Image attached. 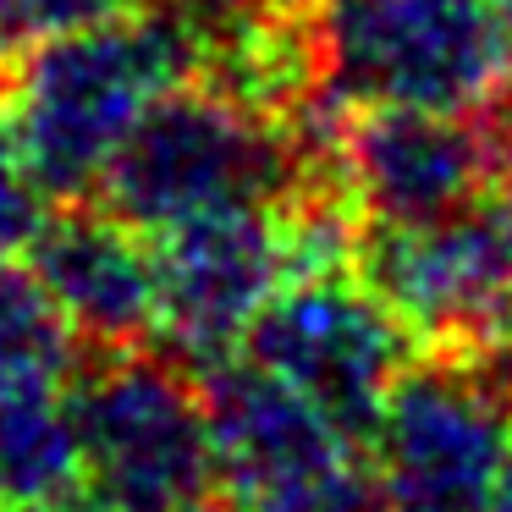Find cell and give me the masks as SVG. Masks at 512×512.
<instances>
[{
  "label": "cell",
  "mask_w": 512,
  "mask_h": 512,
  "mask_svg": "<svg viewBox=\"0 0 512 512\" xmlns=\"http://www.w3.org/2000/svg\"><path fill=\"white\" fill-rule=\"evenodd\" d=\"M188 0H138L100 23L45 34L6 67V105L50 199L100 193L133 127L199 78Z\"/></svg>",
  "instance_id": "1"
},
{
  "label": "cell",
  "mask_w": 512,
  "mask_h": 512,
  "mask_svg": "<svg viewBox=\"0 0 512 512\" xmlns=\"http://www.w3.org/2000/svg\"><path fill=\"white\" fill-rule=\"evenodd\" d=\"M331 116L336 94L314 122H281L193 78L133 127L100 182V204L138 232H166L232 204H287L331 166Z\"/></svg>",
  "instance_id": "2"
},
{
  "label": "cell",
  "mask_w": 512,
  "mask_h": 512,
  "mask_svg": "<svg viewBox=\"0 0 512 512\" xmlns=\"http://www.w3.org/2000/svg\"><path fill=\"white\" fill-rule=\"evenodd\" d=\"M358 276L408 325L419 353L512 364V188L413 226H364Z\"/></svg>",
  "instance_id": "3"
},
{
  "label": "cell",
  "mask_w": 512,
  "mask_h": 512,
  "mask_svg": "<svg viewBox=\"0 0 512 512\" xmlns=\"http://www.w3.org/2000/svg\"><path fill=\"white\" fill-rule=\"evenodd\" d=\"M331 94L358 105L490 116L512 89V39L490 0H325Z\"/></svg>",
  "instance_id": "4"
},
{
  "label": "cell",
  "mask_w": 512,
  "mask_h": 512,
  "mask_svg": "<svg viewBox=\"0 0 512 512\" xmlns=\"http://www.w3.org/2000/svg\"><path fill=\"white\" fill-rule=\"evenodd\" d=\"M512 446V364L424 353L391 386L369 435L380 512H485Z\"/></svg>",
  "instance_id": "5"
},
{
  "label": "cell",
  "mask_w": 512,
  "mask_h": 512,
  "mask_svg": "<svg viewBox=\"0 0 512 512\" xmlns=\"http://www.w3.org/2000/svg\"><path fill=\"white\" fill-rule=\"evenodd\" d=\"M89 485L133 512H210L215 435L204 386L144 347L100 353L72 386Z\"/></svg>",
  "instance_id": "6"
},
{
  "label": "cell",
  "mask_w": 512,
  "mask_h": 512,
  "mask_svg": "<svg viewBox=\"0 0 512 512\" xmlns=\"http://www.w3.org/2000/svg\"><path fill=\"white\" fill-rule=\"evenodd\" d=\"M413 336L358 270L292 276L243 342V358L287 380L303 402L325 413L342 435L369 446L391 386L413 364Z\"/></svg>",
  "instance_id": "7"
},
{
  "label": "cell",
  "mask_w": 512,
  "mask_h": 512,
  "mask_svg": "<svg viewBox=\"0 0 512 512\" xmlns=\"http://www.w3.org/2000/svg\"><path fill=\"white\" fill-rule=\"evenodd\" d=\"M149 237L160 276L155 336L193 369L243 353L265 303L298 276L287 204H232Z\"/></svg>",
  "instance_id": "8"
},
{
  "label": "cell",
  "mask_w": 512,
  "mask_h": 512,
  "mask_svg": "<svg viewBox=\"0 0 512 512\" xmlns=\"http://www.w3.org/2000/svg\"><path fill=\"white\" fill-rule=\"evenodd\" d=\"M331 160L369 226H413L457 215L501 182L490 116L358 105L336 94Z\"/></svg>",
  "instance_id": "9"
},
{
  "label": "cell",
  "mask_w": 512,
  "mask_h": 512,
  "mask_svg": "<svg viewBox=\"0 0 512 512\" xmlns=\"http://www.w3.org/2000/svg\"><path fill=\"white\" fill-rule=\"evenodd\" d=\"M28 270L56 298L83 347H144L160 331V276L155 237L122 221L116 210L72 199L50 210L45 232L28 248Z\"/></svg>",
  "instance_id": "10"
},
{
  "label": "cell",
  "mask_w": 512,
  "mask_h": 512,
  "mask_svg": "<svg viewBox=\"0 0 512 512\" xmlns=\"http://www.w3.org/2000/svg\"><path fill=\"white\" fill-rule=\"evenodd\" d=\"M78 331L34 270L0 265V402L78 386Z\"/></svg>",
  "instance_id": "11"
},
{
  "label": "cell",
  "mask_w": 512,
  "mask_h": 512,
  "mask_svg": "<svg viewBox=\"0 0 512 512\" xmlns=\"http://www.w3.org/2000/svg\"><path fill=\"white\" fill-rule=\"evenodd\" d=\"M50 188L39 182L34 160L23 149V133L12 122V105H6V78H0V265H17L28 259L34 237L50 221Z\"/></svg>",
  "instance_id": "12"
},
{
  "label": "cell",
  "mask_w": 512,
  "mask_h": 512,
  "mask_svg": "<svg viewBox=\"0 0 512 512\" xmlns=\"http://www.w3.org/2000/svg\"><path fill=\"white\" fill-rule=\"evenodd\" d=\"M6 6H12L23 39L34 45V39L61 34V28H83V23H100L111 12H127L138 0H6Z\"/></svg>",
  "instance_id": "13"
},
{
  "label": "cell",
  "mask_w": 512,
  "mask_h": 512,
  "mask_svg": "<svg viewBox=\"0 0 512 512\" xmlns=\"http://www.w3.org/2000/svg\"><path fill=\"white\" fill-rule=\"evenodd\" d=\"M39 512H133V507H122L116 496H105L100 485H89V479H83L78 490H67V496H56L50 507H39Z\"/></svg>",
  "instance_id": "14"
},
{
  "label": "cell",
  "mask_w": 512,
  "mask_h": 512,
  "mask_svg": "<svg viewBox=\"0 0 512 512\" xmlns=\"http://www.w3.org/2000/svg\"><path fill=\"white\" fill-rule=\"evenodd\" d=\"M490 127H496V155H501V182L512 188V89L501 94V105L490 111Z\"/></svg>",
  "instance_id": "15"
},
{
  "label": "cell",
  "mask_w": 512,
  "mask_h": 512,
  "mask_svg": "<svg viewBox=\"0 0 512 512\" xmlns=\"http://www.w3.org/2000/svg\"><path fill=\"white\" fill-rule=\"evenodd\" d=\"M28 50V39H23V28H17V17H12V6L0 0V78H6V67H12L17 56Z\"/></svg>",
  "instance_id": "16"
},
{
  "label": "cell",
  "mask_w": 512,
  "mask_h": 512,
  "mask_svg": "<svg viewBox=\"0 0 512 512\" xmlns=\"http://www.w3.org/2000/svg\"><path fill=\"white\" fill-rule=\"evenodd\" d=\"M485 512H512V446H507V457H501V468H496V485H490V507Z\"/></svg>",
  "instance_id": "17"
},
{
  "label": "cell",
  "mask_w": 512,
  "mask_h": 512,
  "mask_svg": "<svg viewBox=\"0 0 512 512\" xmlns=\"http://www.w3.org/2000/svg\"><path fill=\"white\" fill-rule=\"evenodd\" d=\"M490 12L501 17V28H507V39H512V0H490Z\"/></svg>",
  "instance_id": "18"
}]
</instances>
